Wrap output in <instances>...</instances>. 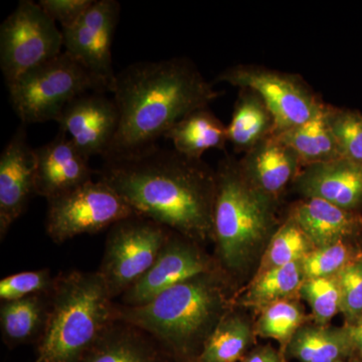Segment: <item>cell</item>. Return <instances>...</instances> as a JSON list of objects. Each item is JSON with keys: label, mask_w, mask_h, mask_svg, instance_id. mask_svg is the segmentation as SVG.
Instances as JSON below:
<instances>
[{"label": "cell", "mask_w": 362, "mask_h": 362, "mask_svg": "<svg viewBox=\"0 0 362 362\" xmlns=\"http://www.w3.org/2000/svg\"><path fill=\"white\" fill-rule=\"evenodd\" d=\"M137 214L194 240H214L216 173L158 145L104 161L96 173Z\"/></svg>", "instance_id": "1"}, {"label": "cell", "mask_w": 362, "mask_h": 362, "mask_svg": "<svg viewBox=\"0 0 362 362\" xmlns=\"http://www.w3.org/2000/svg\"><path fill=\"white\" fill-rule=\"evenodd\" d=\"M110 93L119 124L104 161L156 146L183 117L207 108L221 95L192 62L182 58L132 64L116 74Z\"/></svg>", "instance_id": "2"}, {"label": "cell", "mask_w": 362, "mask_h": 362, "mask_svg": "<svg viewBox=\"0 0 362 362\" xmlns=\"http://www.w3.org/2000/svg\"><path fill=\"white\" fill-rule=\"evenodd\" d=\"M228 309L220 270L169 288L140 306L117 304V319L148 332L176 362L195 361Z\"/></svg>", "instance_id": "3"}, {"label": "cell", "mask_w": 362, "mask_h": 362, "mask_svg": "<svg viewBox=\"0 0 362 362\" xmlns=\"http://www.w3.org/2000/svg\"><path fill=\"white\" fill-rule=\"evenodd\" d=\"M117 320V303L98 272L57 275L33 362H81Z\"/></svg>", "instance_id": "4"}, {"label": "cell", "mask_w": 362, "mask_h": 362, "mask_svg": "<svg viewBox=\"0 0 362 362\" xmlns=\"http://www.w3.org/2000/svg\"><path fill=\"white\" fill-rule=\"evenodd\" d=\"M214 206L216 262L223 274L246 269L275 226V199L247 180L239 161L226 156L218 164Z\"/></svg>", "instance_id": "5"}, {"label": "cell", "mask_w": 362, "mask_h": 362, "mask_svg": "<svg viewBox=\"0 0 362 362\" xmlns=\"http://www.w3.org/2000/svg\"><path fill=\"white\" fill-rule=\"evenodd\" d=\"M9 99L21 124L58 121L64 109L86 93L109 92L106 83L64 51L7 86Z\"/></svg>", "instance_id": "6"}, {"label": "cell", "mask_w": 362, "mask_h": 362, "mask_svg": "<svg viewBox=\"0 0 362 362\" xmlns=\"http://www.w3.org/2000/svg\"><path fill=\"white\" fill-rule=\"evenodd\" d=\"M173 230L133 214L109 228L98 273L112 299L121 297L156 263Z\"/></svg>", "instance_id": "7"}, {"label": "cell", "mask_w": 362, "mask_h": 362, "mask_svg": "<svg viewBox=\"0 0 362 362\" xmlns=\"http://www.w3.org/2000/svg\"><path fill=\"white\" fill-rule=\"evenodd\" d=\"M64 35L39 4L23 0L0 26V68L6 86L63 52Z\"/></svg>", "instance_id": "8"}, {"label": "cell", "mask_w": 362, "mask_h": 362, "mask_svg": "<svg viewBox=\"0 0 362 362\" xmlns=\"http://www.w3.org/2000/svg\"><path fill=\"white\" fill-rule=\"evenodd\" d=\"M136 214L134 209L103 181L90 180L47 201L45 233L61 245L78 235H94Z\"/></svg>", "instance_id": "9"}, {"label": "cell", "mask_w": 362, "mask_h": 362, "mask_svg": "<svg viewBox=\"0 0 362 362\" xmlns=\"http://www.w3.org/2000/svg\"><path fill=\"white\" fill-rule=\"evenodd\" d=\"M218 81L258 94L273 116V135L307 122L325 106L297 76L263 66H232Z\"/></svg>", "instance_id": "10"}, {"label": "cell", "mask_w": 362, "mask_h": 362, "mask_svg": "<svg viewBox=\"0 0 362 362\" xmlns=\"http://www.w3.org/2000/svg\"><path fill=\"white\" fill-rule=\"evenodd\" d=\"M120 11V4L116 0H99L77 23L62 30L65 52L106 83L109 92L116 78L112 64V44Z\"/></svg>", "instance_id": "11"}, {"label": "cell", "mask_w": 362, "mask_h": 362, "mask_svg": "<svg viewBox=\"0 0 362 362\" xmlns=\"http://www.w3.org/2000/svg\"><path fill=\"white\" fill-rule=\"evenodd\" d=\"M216 270H220L218 265L202 251L199 243L171 232L154 265L124 293L121 304L140 306L173 286Z\"/></svg>", "instance_id": "12"}, {"label": "cell", "mask_w": 362, "mask_h": 362, "mask_svg": "<svg viewBox=\"0 0 362 362\" xmlns=\"http://www.w3.org/2000/svg\"><path fill=\"white\" fill-rule=\"evenodd\" d=\"M57 122L88 159L104 158L118 129V109L104 93H86L64 109Z\"/></svg>", "instance_id": "13"}, {"label": "cell", "mask_w": 362, "mask_h": 362, "mask_svg": "<svg viewBox=\"0 0 362 362\" xmlns=\"http://www.w3.org/2000/svg\"><path fill=\"white\" fill-rule=\"evenodd\" d=\"M35 195V154L21 124L0 156V240Z\"/></svg>", "instance_id": "14"}, {"label": "cell", "mask_w": 362, "mask_h": 362, "mask_svg": "<svg viewBox=\"0 0 362 362\" xmlns=\"http://www.w3.org/2000/svg\"><path fill=\"white\" fill-rule=\"evenodd\" d=\"M35 195L47 202L93 180L97 173L90 168L89 159L61 130L52 141L35 148Z\"/></svg>", "instance_id": "15"}, {"label": "cell", "mask_w": 362, "mask_h": 362, "mask_svg": "<svg viewBox=\"0 0 362 362\" xmlns=\"http://www.w3.org/2000/svg\"><path fill=\"white\" fill-rule=\"evenodd\" d=\"M293 183L304 199H322L350 211L362 207V165L349 159L305 166Z\"/></svg>", "instance_id": "16"}, {"label": "cell", "mask_w": 362, "mask_h": 362, "mask_svg": "<svg viewBox=\"0 0 362 362\" xmlns=\"http://www.w3.org/2000/svg\"><path fill=\"white\" fill-rule=\"evenodd\" d=\"M239 164L247 180L275 201L302 169L296 154L273 135L247 151Z\"/></svg>", "instance_id": "17"}, {"label": "cell", "mask_w": 362, "mask_h": 362, "mask_svg": "<svg viewBox=\"0 0 362 362\" xmlns=\"http://www.w3.org/2000/svg\"><path fill=\"white\" fill-rule=\"evenodd\" d=\"M296 221L314 247L354 240L362 233V216L322 199H304L293 207Z\"/></svg>", "instance_id": "18"}, {"label": "cell", "mask_w": 362, "mask_h": 362, "mask_svg": "<svg viewBox=\"0 0 362 362\" xmlns=\"http://www.w3.org/2000/svg\"><path fill=\"white\" fill-rule=\"evenodd\" d=\"M81 362H176L146 331L117 319Z\"/></svg>", "instance_id": "19"}, {"label": "cell", "mask_w": 362, "mask_h": 362, "mask_svg": "<svg viewBox=\"0 0 362 362\" xmlns=\"http://www.w3.org/2000/svg\"><path fill=\"white\" fill-rule=\"evenodd\" d=\"M49 311V295H33L18 300L1 301L0 331L9 349L35 344L44 333Z\"/></svg>", "instance_id": "20"}, {"label": "cell", "mask_w": 362, "mask_h": 362, "mask_svg": "<svg viewBox=\"0 0 362 362\" xmlns=\"http://www.w3.org/2000/svg\"><path fill=\"white\" fill-rule=\"evenodd\" d=\"M164 137L171 140L181 156L197 160L209 150H223L228 142V127L207 108L183 117Z\"/></svg>", "instance_id": "21"}, {"label": "cell", "mask_w": 362, "mask_h": 362, "mask_svg": "<svg viewBox=\"0 0 362 362\" xmlns=\"http://www.w3.org/2000/svg\"><path fill=\"white\" fill-rule=\"evenodd\" d=\"M326 108L327 105L307 122L273 135L296 154L302 168L312 164L343 158L331 132Z\"/></svg>", "instance_id": "22"}, {"label": "cell", "mask_w": 362, "mask_h": 362, "mask_svg": "<svg viewBox=\"0 0 362 362\" xmlns=\"http://www.w3.org/2000/svg\"><path fill=\"white\" fill-rule=\"evenodd\" d=\"M288 349L300 362H342L356 351L346 326H302Z\"/></svg>", "instance_id": "23"}, {"label": "cell", "mask_w": 362, "mask_h": 362, "mask_svg": "<svg viewBox=\"0 0 362 362\" xmlns=\"http://www.w3.org/2000/svg\"><path fill=\"white\" fill-rule=\"evenodd\" d=\"M273 116L263 100L251 90L242 89L228 124V142L246 153L274 133Z\"/></svg>", "instance_id": "24"}, {"label": "cell", "mask_w": 362, "mask_h": 362, "mask_svg": "<svg viewBox=\"0 0 362 362\" xmlns=\"http://www.w3.org/2000/svg\"><path fill=\"white\" fill-rule=\"evenodd\" d=\"M252 328L244 317L228 311L207 338L197 362H237L252 342Z\"/></svg>", "instance_id": "25"}, {"label": "cell", "mask_w": 362, "mask_h": 362, "mask_svg": "<svg viewBox=\"0 0 362 362\" xmlns=\"http://www.w3.org/2000/svg\"><path fill=\"white\" fill-rule=\"evenodd\" d=\"M304 281L301 262L264 272L257 276L243 304L264 308L275 302L290 299L299 294Z\"/></svg>", "instance_id": "26"}, {"label": "cell", "mask_w": 362, "mask_h": 362, "mask_svg": "<svg viewBox=\"0 0 362 362\" xmlns=\"http://www.w3.org/2000/svg\"><path fill=\"white\" fill-rule=\"evenodd\" d=\"M313 249L302 228L289 216L269 240L258 275L278 267L301 262Z\"/></svg>", "instance_id": "27"}, {"label": "cell", "mask_w": 362, "mask_h": 362, "mask_svg": "<svg viewBox=\"0 0 362 362\" xmlns=\"http://www.w3.org/2000/svg\"><path fill=\"white\" fill-rule=\"evenodd\" d=\"M304 321V312L297 302L282 300L264 307L257 322V333L288 345Z\"/></svg>", "instance_id": "28"}, {"label": "cell", "mask_w": 362, "mask_h": 362, "mask_svg": "<svg viewBox=\"0 0 362 362\" xmlns=\"http://www.w3.org/2000/svg\"><path fill=\"white\" fill-rule=\"evenodd\" d=\"M361 258V250L354 247L352 240H346L314 247L302 259L301 266L305 279L334 277L345 267Z\"/></svg>", "instance_id": "29"}, {"label": "cell", "mask_w": 362, "mask_h": 362, "mask_svg": "<svg viewBox=\"0 0 362 362\" xmlns=\"http://www.w3.org/2000/svg\"><path fill=\"white\" fill-rule=\"evenodd\" d=\"M327 120L343 158L362 165V113L327 105Z\"/></svg>", "instance_id": "30"}, {"label": "cell", "mask_w": 362, "mask_h": 362, "mask_svg": "<svg viewBox=\"0 0 362 362\" xmlns=\"http://www.w3.org/2000/svg\"><path fill=\"white\" fill-rule=\"evenodd\" d=\"M299 294L311 307L318 325H327L341 309V294L335 276L305 279Z\"/></svg>", "instance_id": "31"}, {"label": "cell", "mask_w": 362, "mask_h": 362, "mask_svg": "<svg viewBox=\"0 0 362 362\" xmlns=\"http://www.w3.org/2000/svg\"><path fill=\"white\" fill-rule=\"evenodd\" d=\"M57 276L49 269L21 272L0 281V300L21 299L33 295H49L56 284Z\"/></svg>", "instance_id": "32"}, {"label": "cell", "mask_w": 362, "mask_h": 362, "mask_svg": "<svg viewBox=\"0 0 362 362\" xmlns=\"http://www.w3.org/2000/svg\"><path fill=\"white\" fill-rule=\"evenodd\" d=\"M341 294V309L347 325L362 317V258L345 267L335 276Z\"/></svg>", "instance_id": "33"}, {"label": "cell", "mask_w": 362, "mask_h": 362, "mask_svg": "<svg viewBox=\"0 0 362 362\" xmlns=\"http://www.w3.org/2000/svg\"><path fill=\"white\" fill-rule=\"evenodd\" d=\"M94 2L95 0H40L37 4L52 20L61 23L62 30H65L77 23Z\"/></svg>", "instance_id": "34"}, {"label": "cell", "mask_w": 362, "mask_h": 362, "mask_svg": "<svg viewBox=\"0 0 362 362\" xmlns=\"http://www.w3.org/2000/svg\"><path fill=\"white\" fill-rule=\"evenodd\" d=\"M242 362H282L277 352L270 346L259 347L252 350L242 359Z\"/></svg>", "instance_id": "35"}, {"label": "cell", "mask_w": 362, "mask_h": 362, "mask_svg": "<svg viewBox=\"0 0 362 362\" xmlns=\"http://www.w3.org/2000/svg\"><path fill=\"white\" fill-rule=\"evenodd\" d=\"M346 327L354 343V349L362 357V317L356 322L349 324V325L346 324Z\"/></svg>", "instance_id": "36"}, {"label": "cell", "mask_w": 362, "mask_h": 362, "mask_svg": "<svg viewBox=\"0 0 362 362\" xmlns=\"http://www.w3.org/2000/svg\"><path fill=\"white\" fill-rule=\"evenodd\" d=\"M342 362H359V361H342Z\"/></svg>", "instance_id": "37"}, {"label": "cell", "mask_w": 362, "mask_h": 362, "mask_svg": "<svg viewBox=\"0 0 362 362\" xmlns=\"http://www.w3.org/2000/svg\"><path fill=\"white\" fill-rule=\"evenodd\" d=\"M192 362H197V361H192Z\"/></svg>", "instance_id": "38"}]
</instances>
